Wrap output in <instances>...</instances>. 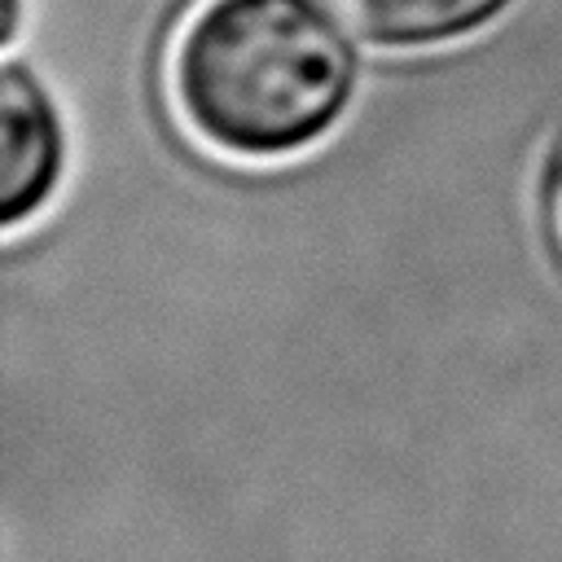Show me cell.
<instances>
[{
	"instance_id": "cell-3",
	"label": "cell",
	"mask_w": 562,
	"mask_h": 562,
	"mask_svg": "<svg viewBox=\"0 0 562 562\" xmlns=\"http://www.w3.org/2000/svg\"><path fill=\"white\" fill-rule=\"evenodd\" d=\"M338 22L378 48H430L505 13L509 0H325Z\"/></svg>"
},
{
	"instance_id": "cell-4",
	"label": "cell",
	"mask_w": 562,
	"mask_h": 562,
	"mask_svg": "<svg viewBox=\"0 0 562 562\" xmlns=\"http://www.w3.org/2000/svg\"><path fill=\"white\" fill-rule=\"evenodd\" d=\"M18 31V0H4V40H13Z\"/></svg>"
},
{
	"instance_id": "cell-1",
	"label": "cell",
	"mask_w": 562,
	"mask_h": 562,
	"mask_svg": "<svg viewBox=\"0 0 562 562\" xmlns=\"http://www.w3.org/2000/svg\"><path fill=\"white\" fill-rule=\"evenodd\" d=\"M356 48L312 0H202L171 48L184 127L228 158L316 145L351 105Z\"/></svg>"
},
{
	"instance_id": "cell-2",
	"label": "cell",
	"mask_w": 562,
	"mask_h": 562,
	"mask_svg": "<svg viewBox=\"0 0 562 562\" xmlns=\"http://www.w3.org/2000/svg\"><path fill=\"white\" fill-rule=\"evenodd\" d=\"M0 127H4V176H0L4 228H18L22 220L44 211L66 167V132L57 105L22 61H9L0 75Z\"/></svg>"
}]
</instances>
